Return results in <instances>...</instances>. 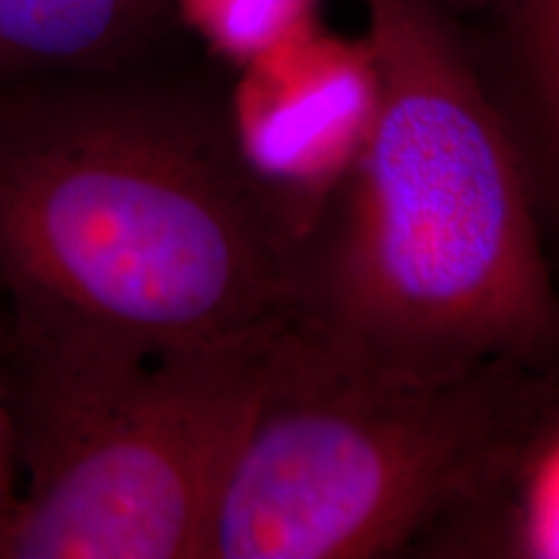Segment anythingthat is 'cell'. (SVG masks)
<instances>
[{
  "label": "cell",
  "mask_w": 559,
  "mask_h": 559,
  "mask_svg": "<svg viewBox=\"0 0 559 559\" xmlns=\"http://www.w3.org/2000/svg\"><path fill=\"white\" fill-rule=\"evenodd\" d=\"M379 66L366 151L306 241L296 319L376 366L559 362L515 122L443 0H362Z\"/></svg>",
  "instance_id": "obj_2"
},
{
  "label": "cell",
  "mask_w": 559,
  "mask_h": 559,
  "mask_svg": "<svg viewBox=\"0 0 559 559\" xmlns=\"http://www.w3.org/2000/svg\"><path fill=\"white\" fill-rule=\"evenodd\" d=\"M174 16L236 70L321 26L319 0H174Z\"/></svg>",
  "instance_id": "obj_8"
},
{
  "label": "cell",
  "mask_w": 559,
  "mask_h": 559,
  "mask_svg": "<svg viewBox=\"0 0 559 559\" xmlns=\"http://www.w3.org/2000/svg\"><path fill=\"white\" fill-rule=\"evenodd\" d=\"M481 19L489 55L479 66L500 102L523 111L559 181V0H500Z\"/></svg>",
  "instance_id": "obj_7"
},
{
  "label": "cell",
  "mask_w": 559,
  "mask_h": 559,
  "mask_svg": "<svg viewBox=\"0 0 559 559\" xmlns=\"http://www.w3.org/2000/svg\"><path fill=\"white\" fill-rule=\"evenodd\" d=\"M277 330L145 345L5 324L19 492L0 559L205 557Z\"/></svg>",
  "instance_id": "obj_4"
},
{
  "label": "cell",
  "mask_w": 559,
  "mask_h": 559,
  "mask_svg": "<svg viewBox=\"0 0 559 559\" xmlns=\"http://www.w3.org/2000/svg\"><path fill=\"white\" fill-rule=\"evenodd\" d=\"M379 96L368 37L321 26L239 68L226 94L234 148L306 241L366 151Z\"/></svg>",
  "instance_id": "obj_5"
},
{
  "label": "cell",
  "mask_w": 559,
  "mask_h": 559,
  "mask_svg": "<svg viewBox=\"0 0 559 559\" xmlns=\"http://www.w3.org/2000/svg\"><path fill=\"white\" fill-rule=\"evenodd\" d=\"M443 3L449 5L461 21H479L492 11L500 0H443Z\"/></svg>",
  "instance_id": "obj_11"
},
{
  "label": "cell",
  "mask_w": 559,
  "mask_h": 559,
  "mask_svg": "<svg viewBox=\"0 0 559 559\" xmlns=\"http://www.w3.org/2000/svg\"><path fill=\"white\" fill-rule=\"evenodd\" d=\"M174 0H0V81L132 68Z\"/></svg>",
  "instance_id": "obj_6"
},
{
  "label": "cell",
  "mask_w": 559,
  "mask_h": 559,
  "mask_svg": "<svg viewBox=\"0 0 559 559\" xmlns=\"http://www.w3.org/2000/svg\"><path fill=\"white\" fill-rule=\"evenodd\" d=\"M487 534L498 555L559 559V415L531 445Z\"/></svg>",
  "instance_id": "obj_9"
},
{
  "label": "cell",
  "mask_w": 559,
  "mask_h": 559,
  "mask_svg": "<svg viewBox=\"0 0 559 559\" xmlns=\"http://www.w3.org/2000/svg\"><path fill=\"white\" fill-rule=\"evenodd\" d=\"M557 415L559 362L376 366L290 317L270 340L205 557H389L477 534Z\"/></svg>",
  "instance_id": "obj_3"
},
{
  "label": "cell",
  "mask_w": 559,
  "mask_h": 559,
  "mask_svg": "<svg viewBox=\"0 0 559 559\" xmlns=\"http://www.w3.org/2000/svg\"><path fill=\"white\" fill-rule=\"evenodd\" d=\"M3 353H5V324L0 321V536H3L9 519L16 506L19 492V466H16V438H13L9 394H5L3 376Z\"/></svg>",
  "instance_id": "obj_10"
},
{
  "label": "cell",
  "mask_w": 559,
  "mask_h": 559,
  "mask_svg": "<svg viewBox=\"0 0 559 559\" xmlns=\"http://www.w3.org/2000/svg\"><path fill=\"white\" fill-rule=\"evenodd\" d=\"M304 249L243 169L226 96L135 68L0 81L11 324L145 345L260 337L298 311Z\"/></svg>",
  "instance_id": "obj_1"
}]
</instances>
